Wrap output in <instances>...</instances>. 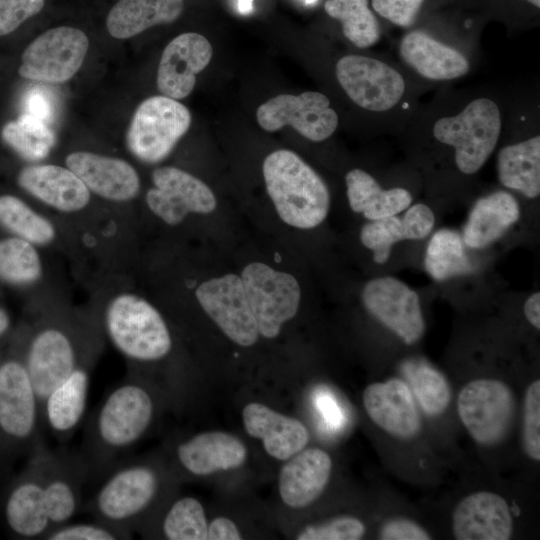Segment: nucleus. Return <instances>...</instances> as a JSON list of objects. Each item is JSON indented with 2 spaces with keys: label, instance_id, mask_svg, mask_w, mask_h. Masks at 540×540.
<instances>
[{
  "label": "nucleus",
  "instance_id": "obj_7",
  "mask_svg": "<svg viewBox=\"0 0 540 540\" xmlns=\"http://www.w3.org/2000/svg\"><path fill=\"white\" fill-rule=\"evenodd\" d=\"M501 127L496 103L478 98L457 115L438 119L433 135L439 142L454 148L455 163L462 173L474 174L494 151Z\"/></svg>",
  "mask_w": 540,
  "mask_h": 540
},
{
  "label": "nucleus",
  "instance_id": "obj_30",
  "mask_svg": "<svg viewBox=\"0 0 540 540\" xmlns=\"http://www.w3.org/2000/svg\"><path fill=\"white\" fill-rule=\"evenodd\" d=\"M399 52L411 68L430 80L456 79L465 75L470 68L468 60L458 50L421 31L405 35Z\"/></svg>",
  "mask_w": 540,
  "mask_h": 540
},
{
  "label": "nucleus",
  "instance_id": "obj_49",
  "mask_svg": "<svg viewBox=\"0 0 540 540\" xmlns=\"http://www.w3.org/2000/svg\"><path fill=\"white\" fill-rule=\"evenodd\" d=\"M526 320L536 329L540 330V293L535 292L528 297L524 304Z\"/></svg>",
  "mask_w": 540,
  "mask_h": 540
},
{
  "label": "nucleus",
  "instance_id": "obj_29",
  "mask_svg": "<svg viewBox=\"0 0 540 540\" xmlns=\"http://www.w3.org/2000/svg\"><path fill=\"white\" fill-rule=\"evenodd\" d=\"M399 376L409 386L428 424H439L454 412V391L447 376L422 358H408L399 366Z\"/></svg>",
  "mask_w": 540,
  "mask_h": 540
},
{
  "label": "nucleus",
  "instance_id": "obj_47",
  "mask_svg": "<svg viewBox=\"0 0 540 540\" xmlns=\"http://www.w3.org/2000/svg\"><path fill=\"white\" fill-rule=\"evenodd\" d=\"M27 114H30L46 123L53 114V105L50 97L42 90L34 89L29 92L26 99Z\"/></svg>",
  "mask_w": 540,
  "mask_h": 540
},
{
  "label": "nucleus",
  "instance_id": "obj_2",
  "mask_svg": "<svg viewBox=\"0 0 540 540\" xmlns=\"http://www.w3.org/2000/svg\"><path fill=\"white\" fill-rule=\"evenodd\" d=\"M519 404L512 383L497 376L473 377L454 392L455 416L484 455L508 447L517 429Z\"/></svg>",
  "mask_w": 540,
  "mask_h": 540
},
{
  "label": "nucleus",
  "instance_id": "obj_23",
  "mask_svg": "<svg viewBox=\"0 0 540 540\" xmlns=\"http://www.w3.org/2000/svg\"><path fill=\"white\" fill-rule=\"evenodd\" d=\"M93 360L91 357L78 365L41 405L43 427L61 444L70 441L83 422Z\"/></svg>",
  "mask_w": 540,
  "mask_h": 540
},
{
  "label": "nucleus",
  "instance_id": "obj_40",
  "mask_svg": "<svg viewBox=\"0 0 540 540\" xmlns=\"http://www.w3.org/2000/svg\"><path fill=\"white\" fill-rule=\"evenodd\" d=\"M207 526L202 504L186 496L174 501L165 511L160 529L169 540H207Z\"/></svg>",
  "mask_w": 540,
  "mask_h": 540
},
{
  "label": "nucleus",
  "instance_id": "obj_25",
  "mask_svg": "<svg viewBox=\"0 0 540 540\" xmlns=\"http://www.w3.org/2000/svg\"><path fill=\"white\" fill-rule=\"evenodd\" d=\"M180 467L194 476L241 467L247 460L245 444L232 434L209 431L181 441L175 448Z\"/></svg>",
  "mask_w": 540,
  "mask_h": 540
},
{
  "label": "nucleus",
  "instance_id": "obj_12",
  "mask_svg": "<svg viewBox=\"0 0 540 540\" xmlns=\"http://www.w3.org/2000/svg\"><path fill=\"white\" fill-rule=\"evenodd\" d=\"M40 446L27 457L26 464L3 493V522L9 535L16 539L44 540L51 530L45 502Z\"/></svg>",
  "mask_w": 540,
  "mask_h": 540
},
{
  "label": "nucleus",
  "instance_id": "obj_18",
  "mask_svg": "<svg viewBox=\"0 0 540 540\" xmlns=\"http://www.w3.org/2000/svg\"><path fill=\"white\" fill-rule=\"evenodd\" d=\"M337 80L347 96L359 107L382 112L402 98L405 81L388 64L362 55H346L336 64Z\"/></svg>",
  "mask_w": 540,
  "mask_h": 540
},
{
  "label": "nucleus",
  "instance_id": "obj_53",
  "mask_svg": "<svg viewBox=\"0 0 540 540\" xmlns=\"http://www.w3.org/2000/svg\"><path fill=\"white\" fill-rule=\"evenodd\" d=\"M526 1H528L529 3H531L532 5H534L537 8L540 7V0H526Z\"/></svg>",
  "mask_w": 540,
  "mask_h": 540
},
{
  "label": "nucleus",
  "instance_id": "obj_35",
  "mask_svg": "<svg viewBox=\"0 0 540 540\" xmlns=\"http://www.w3.org/2000/svg\"><path fill=\"white\" fill-rule=\"evenodd\" d=\"M424 264L436 281L472 271L462 237L451 229H441L433 234L426 248Z\"/></svg>",
  "mask_w": 540,
  "mask_h": 540
},
{
  "label": "nucleus",
  "instance_id": "obj_38",
  "mask_svg": "<svg viewBox=\"0 0 540 540\" xmlns=\"http://www.w3.org/2000/svg\"><path fill=\"white\" fill-rule=\"evenodd\" d=\"M369 0H327L326 13L340 21L344 36L358 48L375 44L380 37V28Z\"/></svg>",
  "mask_w": 540,
  "mask_h": 540
},
{
  "label": "nucleus",
  "instance_id": "obj_46",
  "mask_svg": "<svg viewBox=\"0 0 540 540\" xmlns=\"http://www.w3.org/2000/svg\"><path fill=\"white\" fill-rule=\"evenodd\" d=\"M424 0H372L374 11L401 27L411 26Z\"/></svg>",
  "mask_w": 540,
  "mask_h": 540
},
{
  "label": "nucleus",
  "instance_id": "obj_42",
  "mask_svg": "<svg viewBox=\"0 0 540 540\" xmlns=\"http://www.w3.org/2000/svg\"><path fill=\"white\" fill-rule=\"evenodd\" d=\"M367 532L365 522L352 515H338L304 527L297 540H359Z\"/></svg>",
  "mask_w": 540,
  "mask_h": 540
},
{
  "label": "nucleus",
  "instance_id": "obj_8",
  "mask_svg": "<svg viewBox=\"0 0 540 540\" xmlns=\"http://www.w3.org/2000/svg\"><path fill=\"white\" fill-rule=\"evenodd\" d=\"M362 404L370 422L384 439L403 448L422 444L427 424L407 383L392 376L368 384Z\"/></svg>",
  "mask_w": 540,
  "mask_h": 540
},
{
  "label": "nucleus",
  "instance_id": "obj_27",
  "mask_svg": "<svg viewBox=\"0 0 540 540\" xmlns=\"http://www.w3.org/2000/svg\"><path fill=\"white\" fill-rule=\"evenodd\" d=\"M246 432L261 439L265 451L278 460H287L303 450L309 432L298 419L281 414L260 403L247 404L242 412Z\"/></svg>",
  "mask_w": 540,
  "mask_h": 540
},
{
  "label": "nucleus",
  "instance_id": "obj_21",
  "mask_svg": "<svg viewBox=\"0 0 540 540\" xmlns=\"http://www.w3.org/2000/svg\"><path fill=\"white\" fill-rule=\"evenodd\" d=\"M211 43L199 33L178 35L165 47L157 70V88L167 97L179 100L193 91L196 75L210 63Z\"/></svg>",
  "mask_w": 540,
  "mask_h": 540
},
{
  "label": "nucleus",
  "instance_id": "obj_22",
  "mask_svg": "<svg viewBox=\"0 0 540 540\" xmlns=\"http://www.w3.org/2000/svg\"><path fill=\"white\" fill-rule=\"evenodd\" d=\"M65 162L90 192L106 200L127 202L139 193V175L134 167L123 159L76 151L67 155Z\"/></svg>",
  "mask_w": 540,
  "mask_h": 540
},
{
  "label": "nucleus",
  "instance_id": "obj_36",
  "mask_svg": "<svg viewBox=\"0 0 540 540\" xmlns=\"http://www.w3.org/2000/svg\"><path fill=\"white\" fill-rule=\"evenodd\" d=\"M0 225L34 245H47L56 235L50 220L14 195L0 196Z\"/></svg>",
  "mask_w": 540,
  "mask_h": 540
},
{
  "label": "nucleus",
  "instance_id": "obj_34",
  "mask_svg": "<svg viewBox=\"0 0 540 540\" xmlns=\"http://www.w3.org/2000/svg\"><path fill=\"white\" fill-rule=\"evenodd\" d=\"M498 177L507 188L528 198L540 194V136L502 148L497 159Z\"/></svg>",
  "mask_w": 540,
  "mask_h": 540
},
{
  "label": "nucleus",
  "instance_id": "obj_24",
  "mask_svg": "<svg viewBox=\"0 0 540 540\" xmlns=\"http://www.w3.org/2000/svg\"><path fill=\"white\" fill-rule=\"evenodd\" d=\"M287 460L278 477L280 497L289 507H307L328 486L333 468L332 458L325 450L310 447Z\"/></svg>",
  "mask_w": 540,
  "mask_h": 540
},
{
  "label": "nucleus",
  "instance_id": "obj_50",
  "mask_svg": "<svg viewBox=\"0 0 540 540\" xmlns=\"http://www.w3.org/2000/svg\"><path fill=\"white\" fill-rule=\"evenodd\" d=\"M319 405H321V411L323 412L325 421L335 423L339 419V416L337 415L338 410L336 409L337 407L334 401L327 399V397L324 396V399L320 400Z\"/></svg>",
  "mask_w": 540,
  "mask_h": 540
},
{
  "label": "nucleus",
  "instance_id": "obj_48",
  "mask_svg": "<svg viewBox=\"0 0 540 540\" xmlns=\"http://www.w3.org/2000/svg\"><path fill=\"white\" fill-rule=\"evenodd\" d=\"M241 533L235 523L226 517H217L207 526V540H240Z\"/></svg>",
  "mask_w": 540,
  "mask_h": 540
},
{
  "label": "nucleus",
  "instance_id": "obj_37",
  "mask_svg": "<svg viewBox=\"0 0 540 540\" xmlns=\"http://www.w3.org/2000/svg\"><path fill=\"white\" fill-rule=\"evenodd\" d=\"M1 136L20 157L32 162L46 158L55 144L54 133L46 123L27 113L6 123Z\"/></svg>",
  "mask_w": 540,
  "mask_h": 540
},
{
  "label": "nucleus",
  "instance_id": "obj_32",
  "mask_svg": "<svg viewBox=\"0 0 540 540\" xmlns=\"http://www.w3.org/2000/svg\"><path fill=\"white\" fill-rule=\"evenodd\" d=\"M183 5V0H119L107 15L106 27L112 37L128 39L152 26L174 22Z\"/></svg>",
  "mask_w": 540,
  "mask_h": 540
},
{
  "label": "nucleus",
  "instance_id": "obj_3",
  "mask_svg": "<svg viewBox=\"0 0 540 540\" xmlns=\"http://www.w3.org/2000/svg\"><path fill=\"white\" fill-rule=\"evenodd\" d=\"M267 193L280 219L298 229H312L327 217L328 187L299 155L287 149L270 153L263 162Z\"/></svg>",
  "mask_w": 540,
  "mask_h": 540
},
{
  "label": "nucleus",
  "instance_id": "obj_10",
  "mask_svg": "<svg viewBox=\"0 0 540 540\" xmlns=\"http://www.w3.org/2000/svg\"><path fill=\"white\" fill-rule=\"evenodd\" d=\"M191 125L188 108L176 99L158 95L137 107L126 134L130 153L147 164L163 161Z\"/></svg>",
  "mask_w": 540,
  "mask_h": 540
},
{
  "label": "nucleus",
  "instance_id": "obj_41",
  "mask_svg": "<svg viewBox=\"0 0 540 540\" xmlns=\"http://www.w3.org/2000/svg\"><path fill=\"white\" fill-rule=\"evenodd\" d=\"M517 428L520 449L533 464L540 462V379L525 384L520 396Z\"/></svg>",
  "mask_w": 540,
  "mask_h": 540
},
{
  "label": "nucleus",
  "instance_id": "obj_33",
  "mask_svg": "<svg viewBox=\"0 0 540 540\" xmlns=\"http://www.w3.org/2000/svg\"><path fill=\"white\" fill-rule=\"evenodd\" d=\"M350 208L373 221L397 215L411 202L410 192L404 188L384 190L366 171L353 169L345 177Z\"/></svg>",
  "mask_w": 540,
  "mask_h": 540
},
{
  "label": "nucleus",
  "instance_id": "obj_9",
  "mask_svg": "<svg viewBox=\"0 0 540 540\" xmlns=\"http://www.w3.org/2000/svg\"><path fill=\"white\" fill-rule=\"evenodd\" d=\"M74 333L59 323H46L35 330L22 354L29 378L41 405L48 394L78 365L94 357Z\"/></svg>",
  "mask_w": 540,
  "mask_h": 540
},
{
  "label": "nucleus",
  "instance_id": "obj_28",
  "mask_svg": "<svg viewBox=\"0 0 540 540\" xmlns=\"http://www.w3.org/2000/svg\"><path fill=\"white\" fill-rule=\"evenodd\" d=\"M435 217L425 204L408 207L403 217L397 215L366 223L360 231L361 243L373 252V260L384 264L394 244L403 240H422L433 230Z\"/></svg>",
  "mask_w": 540,
  "mask_h": 540
},
{
  "label": "nucleus",
  "instance_id": "obj_20",
  "mask_svg": "<svg viewBox=\"0 0 540 540\" xmlns=\"http://www.w3.org/2000/svg\"><path fill=\"white\" fill-rule=\"evenodd\" d=\"M153 188L146 193L148 208L163 222L174 226L188 214H208L217 201L213 191L194 175L173 166L158 167L152 172Z\"/></svg>",
  "mask_w": 540,
  "mask_h": 540
},
{
  "label": "nucleus",
  "instance_id": "obj_39",
  "mask_svg": "<svg viewBox=\"0 0 540 540\" xmlns=\"http://www.w3.org/2000/svg\"><path fill=\"white\" fill-rule=\"evenodd\" d=\"M35 245L19 237L0 240V279L13 285H30L42 275Z\"/></svg>",
  "mask_w": 540,
  "mask_h": 540
},
{
  "label": "nucleus",
  "instance_id": "obj_17",
  "mask_svg": "<svg viewBox=\"0 0 540 540\" xmlns=\"http://www.w3.org/2000/svg\"><path fill=\"white\" fill-rule=\"evenodd\" d=\"M517 514L500 492L477 489L463 495L450 514V529L457 540H508L516 531Z\"/></svg>",
  "mask_w": 540,
  "mask_h": 540
},
{
  "label": "nucleus",
  "instance_id": "obj_5",
  "mask_svg": "<svg viewBox=\"0 0 540 540\" xmlns=\"http://www.w3.org/2000/svg\"><path fill=\"white\" fill-rule=\"evenodd\" d=\"M82 510L94 519L132 534L149 513L162 487L159 470L144 461L119 462Z\"/></svg>",
  "mask_w": 540,
  "mask_h": 540
},
{
  "label": "nucleus",
  "instance_id": "obj_52",
  "mask_svg": "<svg viewBox=\"0 0 540 540\" xmlns=\"http://www.w3.org/2000/svg\"><path fill=\"white\" fill-rule=\"evenodd\" d=\"M10 325V319L7 312L0 308V336L3 335Z\"/></svg>",
  "mask_w": 540,
  "mask_h": 540
},
{
  "label": "nucleus",
  "instance_id": "obj_11",
  "mask_svg": "<svg viewBox=\"0 0 540 540\" xmlns=\"http://www.w3.org/2000/svg\"><path fill=\"white\" fill-rule=\"evenodd\" d=\"M240 277L259 334L277 337L283 324L298 312L301 288L297 279L262 262L246 265Z\"/></svg>",
  "mask_w": 540,
  "mask_h": 540
},
{
  "label": "nucleus",
  "instance_id": "obj_19",
  "mask_svg": "<svg viewBox=\"0 0 540 540\" xmlns=\"http://www.w3.org/2000/svg\"><path fill=\"white\" fill-rule=\"evenodd\" d=\"M195 296L204 312L235 344L254 345L260 334L241 277L225 274L202 282Z\"/></svg>",
  "mask_w": 540,
  "mask_h": 540
},
{
  "label": "nucleus",
  "instance_id": "obj_6",
  "mask_svg": "<svg viewBox=\"0 0 540 540\" xmlns=\"http://www.w3.org/2000/svg\"><path fill=\"white\" fill-rule=\"evenodd\" d=\"M103 329L115 349L134 365L158 363L173 350V338L164 317L136 294L122 293L108 302Z\"/></svg>",
  "mask_w": 540,
  "mask_h": 540
},
{
  "label": "nucleus",
  "instance_id": "obj_1",
  "mask_svg": "<svg viewBox=\"0 0 540 540\" xmlns=\"http://www.w3.org/2000/svg\"><path fill=\"white\" fill-rule=\"evenodd\" d=\"M156 401L143 379L128 375L113 387L85 422L81 448L89 479H103L149 431Z\"/></svg>",
  "mask_w": 540,
  "mask_h": 540
},
{
  "label": "nucleus",
  "instance_id": "obj_26",
  "mask_svg": "<svg viewBox=\"0 0 540 540\" xmlns=\"http://www.w3.org/2000/svg\"><path fill=\"white\" fill-rule=\"evenodd\" d=\"M18 185L42 203L65 213L84 209L90 191L68 167L53 164L31 165L17 177Z\"/></svg>",
  "mask_w": 540,
  "mask_h": 540
},
{
  "label": "nucleus",
  "instance_id": "obj_13",
  "mask_svg": "<svg viewBox=\"0 0 540 540\" xmlns=\"http://www.w3.org/2000/svg\"><path fill=\"white\" fill-rule=\"evenodd\" d=\"M88 47V37L80 29L68 26L49 29L24 50L18 73L34 81L66 82L82 66Z\"/></svg>",
  "mask_w": 540,
  "mask_h": 540
},
{
  "label": "nucleus",
  "instance_id": "obj_54",
  "mask_svg": "<svg viewBox=\"0 0 540 540\" xmlns=\"http://www.w3.org/2000/svg\"><path fill=\"white\" fill-rule=\"evenodd\" d=\"M318 0H303L306 5H314Z\"/></svg>",
  "mask_w": 540,
  "mask_h": 540
},
{
  "label": "nucleus",
  "instance_id": "obj_31",
  "mask_svg": "<svg viewBox=\"0 0 540 540\" xmlns=\"http://www.w3.org/2000/svg\"><path fill=\"white\" fill-rule=\"evenodd\" d=\"M520 217L517 200L506 191L480 198L470 211L462 240L473 249L488 247L501 238Z\"/></svg>",
  "mask_w": 540,
  "mask_h": 540
},
{
  "label": "nucleus",
  "instance_id": "obj_45",
  "mask_svg": "<svg viewBox=\"0 0 540 540\" xmlns=\"http://www.w3.org/2000/svg\"><path fill=\"white\" fill-rule=\"evenodd\" d=\"M45 0H0V36L16 30L44 7Z\"/></svg>",
  "mask_w": 540,
  "mask_h": 540
},
{
  "label": "nucleus",
  "instance_id": "obj_43",
  "mask_svg": "<svg viewBox=\"0 0 540 540\" xmlns=\"http://www.w3.org/2000/svg\"><path fill=\"white\" fill-rule=\"evenodd\" d=\"M132 534L94 519L92 522L64 523L51 529L44 540H126Z\"/></svg>",
  "mask_w": 540,
  "mask_h": 540
},
{
  "label": "nucleus",
  "instance_id": "obj_15",
  "mask_svg": "<svg viewBox=\"0 0 540 540\" xmlns=\"http://www.w3.org/2000/svg\"><path fill=\"white\" fill-rule=\"evenodd\" d=\"M45 502L51 529L69 522L82 510V489L89 479L78 451L40 446Z\"/></svg>",
  "mask_w": 540,
  "mask_h": 540
},
{
  "label": "nucleus",
  "instance_id": "obj_16",
  "mask_svg": "<svg viewBox=\"0 0 540 540\" xmlns=\"http://www.w3.org/2000/svg\"><path fill=\"white\" fill-rule=\"evenodd\" d=\"M256 118L266 131L291 126L314 142L326 140L338 126V116L330 107L329 99L316 91H306L297 96L279 94L259 106Z\"/></svg>",
  "mask_w": 540,
  "mask_h": 540
},
{
  "label": "nucleus",
  "instance_id": "obj_44",
  "mask_svg": "<svg viewBox=\"0 0 540 540\" xmlns=\"http://www.w3.org/2000/svg\"><path fill=\"white\" fill-rule=\"evenodd\" d=\"M381 540H430L432 532L419 520L405 514H391L382 518L376 530Z\"/></svg>",
  "mask_w": 540,
  "mask_h": 540
},
{
  "label": "nucleus",
  "instance_id": "obj_4",
  "mask_svg": "<svg viewBox=\"0 0 540 540\" xmlns=\"http://www.w3.org/2000/svg\"><path fill=\"white\" fill-rule=\"evenodd\" d=\"M40 404L22 356L0 363V474L42 443Z\"/></svg>",
  "mask_w": 540,
  "mask_h": 540
},
{
  "label": "nucleus",
  "instance_id": "obj_51",
  "mask_svg": "<svg viewBox=\"0 0 540 540\" xmlns=\"http://www.w3.org/2000/svg\"><path fill=\"white\" fill-rule=\"evenodd\" d=\"M237 6L241 14H250L253 11V0H237Z\"/></svg>",
  "mask_w": 540,
  "mask_h": 540
},
{
  "label": "nucleus",
  "instance_id": "obj_14",
  "mask_svg": "<svg viewBox=\"0 0 540 540\" xmlns=\"http://www.w3.org/2000/svg\"><path fill=\"white\" fill-rule=\"evenodd\" d=\"M362 301L379 323L405 345L417 344L426 330L418 294L394 277L370 280L363 288Z\"/></svg>",
  "mask_w": 540,
  "mask_h": 540
}]
</instances>
